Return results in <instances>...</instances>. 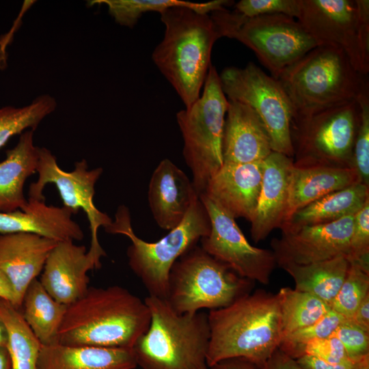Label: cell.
<instances>
[{
    "instance_id": "d6a6232c",
    "label": "cell",
    "mask_w": 369,
    "mask_h": 369,
    "mask_svg": "<svg viewBox=\"0 0 369 369\" xmlns=\"http://www.w3.org/2000/svg\"><path fill=\"white\" fill-rule=\"evenodd\" d=\"M369 295V271L354 261L349 262L346 278L333 300L331 308L346 319L352 317Z\"/></svg>"
},
{
    "instance_id": "6da1fadb",
    "label": "cell",
    "mask_w": 369,
    "mask_h": 369,
    "mask_svg": "<svg viewBox=\"0 0 369 369\" xmlns=\"http://www.w3.org/2000/svg\"><path fill=\"white\" fill-rule=\"evenodd\" d=\"M150 320L145 301L127 289L89 287L81 298L68 305L57 342L131 349Z\"/></svg>"
},
{
    "instance_id": "8fae6325",
    "label": "cell",
    "mask_w": 369,
    "mask_h": 369,
    "mask_svg": "<svg viewBox=\"0 0 369 369\" xmlns=\"http://www.w3.org/2000/svg\"><path fill=\"white\" fill-rule=\"evenodd\" d=\"M219 74L228 100L247 105L258 115L270 137L272 150L293 158L294 110L279 82L253 62L243 68H225Z\"/></svg>"
},
{
    "instance_id": "8992f818",
    "label": "cell",
    "mask_w": 369,
    "mask_h": 369,
    "mask_svg": "<svg viewBox=\"0 0 369 369\" xmlns=\"http://www.w3.org/2000/svg\"><path fill=\"white\" fill-rule=\"evenodd\" d=\"M105 230L107 233L123 234L130 239L131 244L126 251L130 268L150 296L165 299L172 266L202 237L209 234L210 221L203 202L197 196L182 221L156 242H146L135 234L130 212L124 205L118 207L115 219Z\"/></svg>"
},
{
    "instance_id": "ac0fdd59",
    "label": "cell",
    "mask_w": 369,
    "mask_h": 369,
    "mask_svg": "<svg viewBox=\"0 0 369 369\" xmlns=\"http://www.w3.org/2000/svg\"><path fill=\"white\" fill-rule=\"evenodd\" d=\"M293 158L272 152L263 159V172L257 206L251 223L255 243L264 240L285 220Z\"/></svg>"
},
{
    "instance_id": "277c9868",
    "label": "cell",
    "mask_w": 369,
    "mask_h": 369,
    "mask_svg": "<svg viewBox=\"0 0 369 369\" xmlns=\"http://www.w3.org/2000/svg\"><path fill=\"white\" fill-rule=\"evenodd\" d=\"M294 110V120L310 116L357 98L369 90L368 75L353 66L346 54L320 44L277 79Z\"/></svg>"
},
{
    "instance_id": "7402d4cb",
    "label": "cell",
    "mask_w": 369,
    "mask_h": 369,
    "mask_svg": "<svg viewBox=\"0 0 369 369\" xmlns=\"http://www.w3.org/2000/svg\"><path fill=\"white\" fill-rule=\"evenodd\" d=\"M73 214L64 206L47 205L45 200L29 197L23 210L0 212V234L23 232L56 242L81 241L83 232L72 219Z\"/></svg>"
},
{
    "instance_id": "836d02e7",
    "label": "cell",
    "mask_w": 369,
    "mask_h": 369,
    "mask_svg": "<svg viewBox=\"0 0 369 369\" xmlns=\"http://www.w3.org/2000/svg\"><path fill=\"white\" fill-rule=\"evenodd\" d=\"M346 318L332 309L313 324L295 331L282 340L279 348L295 359L301 357L308 342L331 336Z\"/></svg>"
},
{
    "instance_id": "ee69618b",
    "label": "cell",
    "mask_w": 369,
    "mask_h": 369,
    "mask_svg": "<svg viewBox=\"0 0 369 369\" xmlns=\"http://www.w3.org/2000/svg\"><path fill=\"white\" fill-rule=\"evenodd\" d=\"M0 299L8 301L16 306V298L14 288L7 276L0 271Z\"/></svg>"
},
{
    "instance_id": "4dcf8cb0",
    "label": "cell",
    "mask_w": 369,
    "mask_h": 369,
    "mask_svg": "<svg viewBox=\"0 0 369 369\" xmlns=\"http://www.w3.org/2000/svg\"><path fill=\"white\" fill-rule=\"evenodd\" d=\"M277 295L283 338L313 324L331 310L328 303L318 297L289 287L282 288Z\"/></svg>"
},
{
    "instance_id": "30bf717a",
    "label": "cell",
    "mask_w": 369,
    "mask_h": 369,
    "mask_svg": "<svg viewBox=\"0 0 369 369\" xmlns=\"http://www.w3.org/2000/svg\"><path fill=\"white\" fill-rule=\"evenodd\" d=\"M359 120L360 106L357 100L294 120L291 127L296 157L294 165L353 167V148Z\"/></svg>"
},
{
    "instance_id": "ba28073f",
    "label": "cell",
    "mask_w": 369,
    "mask_h": 369,
    "mask_svg": "<svg viewBox=\"0 0 369 369\" xmlns=\"http://www.w3.org/2000/svg\"><path fill=\"white\" fill-rule=\"evenodd\" d=\"M254 283L197 245L172 266L165 300L178 314L221 309L250 293Z\"/></svg>"
},
{
    "instance_id": "603a6c76",
    "label": "cell",
    "mask_w": 369,
    "mask_h": 369,
    "mask_svg": "<svg viewBox=\"0 0 369 369\" xmlns=\"http://www.w3.org/2000/svg\"><path fill=\"white\" fill-rule=\"evenodd\" d=\"M133 349L70 346L58 342L42 345L38 369H135Z\"/></svg>"
},
{
    "instance_id": "52a82bcc",
    "label": "cell",
    "mask_w": 369,
    "mask_h": 369,
    "mask_svg": "<svg viewBox=\"0 0 369 369\" xmlns=\"http://www.w3.org/2000/svg\"><path fill=\"white\" fill-rule=\"evenodd\" d=\"M209 14L220 38L235 39L249 48L276 79L320 45L295 18L288 15L247 18L226 8Z\"/></svg>"
},
{
    "instance_id": "bcb514c9",
    "label": "cell",
    "mask_w": 369,
    "mask_h": 369,
    "mask_svg": "<svg viewBox=\"0 0 369 369\" xmlns=\"http://www.w3.org/2000/svg\"><path fill=\"white\" fill-rule=\"evenodd\" d=\"M7 343V336L5 330L0 322V346L5 347Z\"/></svg>"
},
{
    "instance_id": "3957f363",
    "label": "cell",
    "mask_w": 369,
    "mask_h": 369,
    "mask_svg": "<svg viewBox=\"0 0 369 369\" xmlns=\"http://www.w3.org/2000/svg\"><path fill=\"white\" fill-rule=\"evenodd\" d=\"M160 15L165 33L152 59L188 108L201 94L220 36L209 14L178 6Z\"/></svg>"
},
{
    "instance_id": "e575fe53",
    "label": "cell",
    "mask_w": 369,
    "mask_h": 369,
    "mask_svg": "<svg viewBox=\"0 0 369 369\" xmlns=\"http://www.w3.org/2000/svg\"><path fill=\"white\" fill-rule=\"evenodd\" d=\"M360 120L353 148V167L361 183L369 187V90L357 98Z\"/></svg>"
},
{
    "instance_id": "4fadbf2b",
    "label": "cell",
    "mask_w": 369,
    "mask_h": 369,
    "mask_svg": "<svg viewBox=\"0 0 369 369\" xmlns=\"http://www.w3.org/2000/svg\"><path fill=\"white\" fill-rule=\"evenodd\" d=\"M36 172V182L29 186V197L45 200L43 190L48 184H53L57 188L63 202V206L77 213L82 209L86 214L91 232L90 247L87 255L94 269L101 267L100 258L106 254L98 239V230L102 226L105 229L112 223L106 213L99 210L94 204L95 184L102 173L101 167L88 169L85 159L77 161L74 169L65 172L57 164L56 157L46 148H39V160Z\"/></svg>"
},
{
    "instance_id": "44dd1931",
    "label": "cell",
    "mask_w": 369,
    "mask_h": 369,
    "mask_svg": "<svg viewBox=\"0 0 369 369\" xmlns=\"http://www.w3.org/2000/svg\"><path fill=\"white\" fill-rule=\"evenodd\" d=\"M273 152L269 134L247 105L229 100L222 141L223 163L262 161Z\"/></svg>"
},
{
    "instance_id": "d6986e66",
    "label": "cell",
    "mask_w": 369,
    "mask_h": 369,
    "mask_svg": "<svg viewBox=\"0 0 369 369\" xmlns=\"http://www.w3.org/2000/svg\"><path fill=\"white\" fill-rule=\"evenodd\" d=\"M94 269L85 246L58 242L46 260L40 282L54 299L69 305L86 293L87 273Z\"/></svg>"
},
{
    "instance_id": "7c38bea8",
    "label": "cell",
    "mask_w": 369,
    "mask_h": 369,
    "mask_svg": "<svg viewBox=\"0 0 369 369\" xmlns=\"http://www.w3.org/2000/svg\"><path fill=\"white\" fill-rule=\"evenodd\" d=\"M297 20L320 44L341 49L354 68L369 72V1L299 0Z\"/></svg>"
},
{
    "instance_id": "b9f144b4",
    "label": "cell",
    "mask_w": 369,
    "mask_h": 369,
    "mask_svg": "<svg viewBox=\"0 0 369 369\" xmlns=\"http://www.w3.org/2000/svg\"><path fill=\"white\" fill-rule=\"evenodd\" d=\"M347 320L369 332V295L363 300L352 317Z\"/></svg>"
},
{
    "instance_id": "f546056e",
    "label": "cell",
    "mask_w": 369,
    "mask_h": 369,
    "mask_svg": "<svg viewBox=\"0 0 369 369\" xmlns=\"http://www.w3.org/2000/svg\"><path fill=\"white\" fill-rule=\"evenodd\" d=\"M233 1L214 0L193 3L181 0H94L92 5H105L109 14L121 26L134 27L143 14L148 12L161 13L173 7H187L204 14H210L233 3Z\"/></svg>"
},
{
    "instance_id": "5bb4252c",
    "label": "cell",
    "mask_w": 369,
    "mask_h": 369,
    "mask_svg": "<svg viewBox=\"0 0 369 369\" xmlns=\"http://www.w3.org/2000/svg\"><path fill=\"white\" fill-rule=\"evenodd\" d=\"M199 197L210 221V233L200 240V247L240 276L254 282L269 284L277 265L273 252L252 246L234 218L204 193Z\"/></svg>"
},
{
    "instance_id": "4316f807",
    "label": "cell",
    "mask_w": 369,
    "mask_h": 369,
    "mask_svg": "<svg viewBox=\"0 0 369 369\" xmlns=\"http://www.w3.org/2000/svg\"><path fill=\"white\" fill-rule=\"evenodd\" d=\"M280 267L292 277L295 289L310 293L331 306L346 278L349 262L340 256L310 264H286Z\"/></svg>"
},
{
    "instance_id": "484cf974",
    "label": "cell",
    "mask_w": 369,
    "mask_h": 369,
    "mask_svg": "<svg viewBox=\"0 0 369 369\" xmlns=\"http://www.w3.org/2000/svg\"><path fill=\"white\" fill-rule=\"evenodd\" d=\"M369 200V187L358 182L330 193L297 210L282 224V234L305 226L330 223L354 216Z\"/></svg>"
},
{
    "instance_id": "9a60e30c",
    "label": "cell",
    "mask_w": 369,
    "mask_h": 369,
    "mask_svg": "<svg viewBox=\"0 0 369 369\" xmlns=\"http://www.w3.org/2000/svg\"><path fill=\"white\" fill-rule=\"evenodd\" d=\"M354 216H348L330 223L302 226L273 238L271 245L277 264L305 265L340 256L347 258Z\"/></svg>"
},
{
    "instance_id": "7a4b0ae2",
    "label": "cell",
    "mask_w": 369,
    "mask_h": 369,
    "mask_svg": "<svg viewBox=\"0 0 369 369\" xmlns=\"http://www.w3.org/2000/svg\"><path fill=\"white\" fill-rule=\"evenodd\" d=\"M209 368L230 358L245 359L259 369L279 347L283 338L277 295L262 290L208 313Z\"/></svg>"
},
{
    "instance_id": "60d3db41",
    "label": "cell",
    "mask_w": 369,
    "mask_h": 369,
    "mask_svg": "<svg viewBox=\"0 0 369 369\" xmlns=\"http://www.w3.org/2000/svg\"><path fill=\"white\" fill-rule=\"evenodd\" d=\"M262 369H304L297 360L279 348L267 360Z\"/></svg>"
},
{
    "instance_id": "f1b7e54d",
    "label": "cell",
    "mask_w": 369,
    "mask_h": 369,
    "mask_svg": "<svg viewBox=\"0 0 369 369\" xmlns=\"http://www.w3.org/2000/svg\"><path fill=\"white\" fill-rule=\"evenodd\" d=\"M0 322L6 332L11 369H38L42 344L18 308L0 299Z\"/></svg>"
},
{
    "instance_id": "ffe728a7",
    "label": "cell",
    "mask_w": 369,
    "mask_h": 369,
    "mask_svg": "<svg viewBox=\"0 0 369 369\" xmlns=\"http://www.w3.org/2000/svg\"><path fill=\"white\" fill-rule=\"evenodd\" d=\"M57 243L31 233L0 234V271L14 288L18 308L22 305L27 288L42 271Z\"/></svg>"
},
{
    "instance_id": "1f68e13d",
    "label": "cell",
    "mask_w": 369,
    "mask_h": 369,
    "mask_svg": "<svg viewBox=\"0 0 369 369\" xmlns=\"http://www.w3.org/2000/svg\"><path fill=\"white\" fill-rule=\"evenodd\" d=\"M56 107L55 99L49 94L40 95L29 105L22 107H1L0 148L13 136L20 135L27 129L35 131L41 121Z\"/></svg>"
},
{
    "instance_id": "2e32d148",
    "label": "cell",
    "mask_w": 369,
    "mask_h": 369,
    "mask_svg": "<svg viewBox=\"0 0 369 369\" xmlns=\"http://www.w3.org/2000/svg\"><path fill=\"white\" fill-rule=\"evenodd\" d=\"M262 161L223 163L208 180L202 193L233 218L241 217L250 222L260 191Z\"/></svg>"
},
{
    "instance_id": "d4e9b609",
    "label": "cell",
    "mask_w": 369,
    "mask_h": 369,
    "mask_svg": "<svg viewBox=\"0 0 369 369\" xmlns=\"http://www.w3.org/2000/svg\"><path fill=\"white\" fill-rule=\"evenodd\" d=\"M33 130L20 135L18 141L5 152V158L0 162V212L10 213L23 210L27 200L24 195L27 179L36 170L39 160V148L33 144Z\"/></svg>"
},
{
    "instance_id": "5b68a950",
    "label": "cell",
    "mask_w": 369,
    "mask_h": 369,
    "mask_svg": "<svg viewBox=\"0 0 369 369\" xmlns=\"http://www.w3.org/2000/svg\"><path fill=\"white\" fill-rule=\"evenodd\" d=\"M144 301L151 320L132 348L137 365L142 369H208V314H178L165 299L150 295Z\"/></svg>"
},
{
    "instance_id": "cb8c5ba5",
    "label": "cell",
    "mask_w": 369,
    "mask_h": 369,
    "mask_svg": "<svg viewBox=\"0 0 369 369\" xmlns=\"http://www.w3.org/2000/svg\"><path fill=\"white\" fill-rule=\"evenodd\" d=\"M358 182L361 181L353 167L296 166L293 163L284 223L297 210L311 202Z\"/></svg>"
},
{
    "instance_id": "74e56055",
    "label": "cell",
    "mask_w": 369,
    "mask_h": 369,
    "mask_svg": "<svg viewBox=\"0 0 369 369\" xmlns=\"http://www.w3.org/2000/svg\"><path fill=\"white\" fill-rule=\"evenodd\" d=\"M336 336L353 359L369 358V332L346 319L335 330Z\"/></svg>"
},
{
    "instance_id": "83f0119b",
    "label": "cell",
    "mask_w": 369,
    "mask_h": 369,
    "mask_svg": "<svg viewBox=\"0 0 369 369\" xmlns=\"http://www.w3.org/2000/svg\"><path fill=\"white\" fill-rule=\"evenodd\" d=\"M22 315L42 345L57 342L68 305L54 299L40 280H33L24 295Z\"/></svg>"
},
{
    "instance_id": "f6af8a7d",
    "label": "cell",
    "mask_w": 369,
    "mask_h": 369,
    "mask_svg": "<svg viewBox=\"0 0 369 369\" xmlns=\"http://www.w3.org/2000/svg\"><path fill=\"white\" fill-rule=\"evenodd\" d=\"M11 368V364L8 351L5 347L0 346V369Z\"/></svg>"
},
{
    "instance_id": "d590c367",
    "label": "cell",
    "mask_w": 369,
    "mask_h": 369,
    "mask_svg": "<svg viewBox=\"0 0 369 369\" xmlns=\"http://www.w3.org/2000/svg\"><path fill=\"white\" fill-rule=\"evenodd\" d=\"M347 259L369 271V200L354 215Z\"/></svg>"
},
{
    "instance_id": "7bdbcfd3",
    "label": "cell",
    "mask_w": 369,
    "mask_h": 369,
    "mask_svg": "<svg viewBox=\"0 0 369 369\" xmlns=\"http://www.w3.org/2000/svg\"><path fill=\"white\" fill-rule=\"evenodd\" d=\"M210 369H259L250 361L243 358H230L220 361Z\"/></svg>"
},
{
    "instance_id": "e0dca14e",
    "label": "cell",
    "mask_w": 369,
    "mask_h": 369,
    "mask_svg": "<svg viewBox=\"0 0 369 369\" xmlns=\"http://www.w3.org/2000/svg\"><path fill=\"white\" fill-rule=\"evenodd\" d=\"M197 196L192 180L181 169L168 159L160 161L149 182L148 200L161 229L169 231L177 227Z\"/></svg>"
},
{
    "instance_id": "ab89813d",
    "label": "cell",
    "mask_w": 369,
    "mask_h": 369,
    "mask_svg": "<svg viewBox=\"0 0 369 369\" xmlns=\"http://www.w3.org/2000/svg\"><path fill=\"white\" fill-rule=\"evenodd\" d=\"M297 360L304 369H369V358L337 364L309 355H303Z\"/></svg>"
},
{
    "instance_id": "9c48e42d",
    "label": "cell",
    "mask_w": 369,
    "mask_h": 369,
    "mask_svg": "<svg viewBox=\"0 0 369 369\" xmlns=\"http://www.w3.org/2000/svg\"><path fill=\"white\" fill-rule=\"evenodd\" d=\"M228 107L219 74L211 64L198 99L176 113L183 139V157L198 195L223 164L222 141Z\"/></svg>"
},
{
    "instance_id": "f35d334b",
    "label": "cell",
    "mask_w": 369,
    "mask_h": 369,
    "mask_svg": "<svg viewBox=\"0 0 369 369\" xmlns=\"http://www.w3.org/2000/svg\"><path fill=\"white\" fill-rule=\"evenodd\" d=\"M303 355L312 356L332 364L355 361L348 355L340 341L333 335L308 342L301 349V357Z\"/></svg>"
},
{
    "instance_id": "8d00e7d4",
    "label": "cell",
    "mask_w": 369,
    "mask_h": 369,
    "mask_svg": "<svg viewBox=\"0 0 369 369\" xmlns=\"http://www.w3.org/2000/svg\"><path fill=\"white\" fill-rule=\"evenodd\" d=\"M234 11L247 18L281 14L297 18L299 3V0H241L235 4Z\"/></svg>"
}]
</instances>
